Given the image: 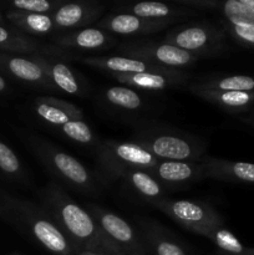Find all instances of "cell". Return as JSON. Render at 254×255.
I'll list each match as a JSON object with an SVG mask.
<instances>
[{"instance_id":"4316f807","label":"cell","mask_w":254,"mask_h":255,"mask_svg":"<svg viewBox=\"0 0 254 255\" xmlns=\"http://www.w3.org/2000/svg\"><path fill=\"white\" fill-rule=\"evenodd\" d=\"M204 238L211 241L222 255H246L248 249L227 228L226 224L211 228L204 234Z\"/></svg>"},{"instance_id":"2e32d148","label":"cell","mask_w":254,"mask_h":255,"mask_svg":"<svg viewBox=\"0 0 254 255\" xmlns=\"http://www.w3.org/2000/svg\"><path fill=\"white\" fill-rule=\"evenodd\" d=\"M32 114L44 126L57 133L71 122L85 120L81 109L75 106L71 102L49 95L34 99Z\"/></svg>"},{"instance_id":"ac0fdd59","label":"cell","mask_w":254,"mask_h":255,"mask_svg":"<svg viewBox=\"0 0 254 255\" xmlns=\"http://www.w3.org/2000/svg\"><path fill=\"white\" fill-rule=\"evenodd\" d=\"M138 232L147 255H191L182 242L152 218L138 219Z\"/></svg>"},{"instance_id":"1f68e13d","label":"cell","mask_w":254,"mask_h":255,"mask_svg":"<svg viewBox=\"0 0 254 255\" xmlns=\"http://www.w3.org/2000/svg\"><path fill=\"white\" fill-rule=\"evenodd\" d=\"M6 90V81H5L4 77L0 75V92H4Z\"/></svg>"},{"instance_id":"e0dca14e","label":"cell","mask_w":254,"mask_h":255,"mask_svg":"<svg viewBox=\"0 0 254 255\" xmlns=\"http://www.w3.org/2000/svg\"><path fill=\"white\" fill-rule=\"evenodd\" d=\"M114 12L132 14L143 19L167 20L172 22L188 21L189 19H197L201 12L192 7L183 6L176 2L161 1H139V2H119L115 5Z\"/></svg>"},{"instance_id":"44dd1931","label":"cell","mask_w":254,"mask_h":255,"mask_svg":"<svg viewBox=\"0 0 254 255\" xmlns=\"http://www.w3.org/2000/svg\"><path fill=\"white\" fill-rule=\"evenodd\" d=\"M203 166L204 178L231 183H253L254 164L204 156L199 159Z\"/></svg>"},{"instance_id":"4dcf8cb0","label":"cell","mask_w":254,"mask_h":255,"mask_svg":"<svg viewBox=\"0 0 254 255\" xmlns=\"http://www.w3.org/2000/svg\"><path fill=\"white\" fill-rule=\"evenodd\" d=\"M242 2H243L247 7H249L252 11H254V0H242Z\"/></svg>"},{"instance_id":"cb8c5ba5","label":"cell","mask_w":254,"mask_h":255,"mask_svg":"<svg viewBox=\"0 0 254 255\" xmlns=\"http://www.w3.org/2000/svg\"><path fill=\"white\" fill-rule=\"evenodd\" d=\"M100 102L106 109L122 114H137L143 111L146 101L137 90L127 86H110L104 89Z\"/></svg>"},{"instance_id":"484cf974","label":"cell","mask_w":254,"mask_h":255,"mask_svg":"<svg viewBox=\"0 0 254 255\" xmlns=\"http://www.w3.org/2000/svg\"><path fill=\"white\" fill-rule=\"evenodd\" d=\"M192 82L203 89L219 90V91L254 92V77L247 76V75L207 77V79Z\"/></svg>"},{"instance_id":"5bb4252c","label":"cell","mask_w":254,"mask_h":255,"mask_svg":"<svg viewBox=\"0 0 254 255\" xmlns=\"http://www.w3.org/2000/svg\"><path fill=\"white\" fill-rule=\"evenodd\" d=\"M174 22L151 20L125 12H110L96 22V27L120 36H147L168 29Z\"/></svg>"},{"instance_id":"30bf717a","label":"cell","mask_w":254,"mask_h":255,"mask_svg":"<svg viewBox=\"0 0 254 255\" xmlns=\"http://www.w3.org/2000/svg\"><path fill=\"white\" fill-rule=\"evenodd\" d=\"M66 55L67 52L61 51L50 44L49 50L45 54L32 55V57L41 66L57 91L76 97L87 96L89 86L86 79L69 65Z\"/></svg>"},{"instance_id":"ba28073f","label":"cell","mask_w":254,"mask_h":255,"mask_svg":"<svg viewBox=\"0 0 254 255\" xmlns=\"http://www.w3.org/2000/svg\"><path fill=\"white\" fill-rule=\"evenodd\" d=\"M87 212L101 231L102 237L114 255H147L138 229L126 219L96 204H89Z\"/></svg>"},{"instance_id":"836d02e7","label":"cell","mask_w":254,"mask_h":255,"mask_svg":"<svg viewBox=\"0 0 254 255\" xmlns=\"http://www.w3.org/2000/svg\"><path fill=\"white\" fill-rule=\"evenodd\" d=\"M244 121L248 122V124L253 125V126H254V116L253 117H247V119H244Z\"/></svg>"},{"instance_id":"d6a6232c","label":"cell","mask_w":254,"mask_h":255,"mask_svg":"<svg viewBox=\"0 0 254 255\" xmlns=\"http://www.w3.org/2000/svg\"><path fill=\"white\" fill-rule=\"evenodd\" d=\"M77 255H99V254L92 253V252H85V251H81V252H77Z\"/></svg>"},{"instance_id":"83f0119b","label":"cell","mask_w":254,"mask_h":255,"mask_svg":"<svg viewBox=\"0 0 254 255\" xmlns=\"http://www.w3.org/2000/svg\"><path fill=\"white\" fill-rule=\"evenodd\" d=\"M65 2L64 0H14L10 2V11L51 15Z\"/></svg>"},{"instance_id":"3957f363","label":"cell","mask_w":254,"mask_h":255,"mask_svg":"<svg viewBox=\"0 0 254 255\" xmlns=\"http://www.w3.org/2000/svg\"><path fill=\"white\" fill-rule=\"evenodd\" d=\"M29 143L44 168L60 186L71 188L84 196L97 197L101 194L102 184L99 177L95 176L79 159L44 137L30 136Z\"/></svg>"},{"instance_id":"d4e9b609","label":"cell","mask_w":254,"mask_h":255,"mask_svg":"<svg viewBox=\"0 0 254 255\" xmlns=\"http://www.w3.org/2000/svg\"><path fill=\"white\" fill-rule=\"evenodd\" d=\"M7 20L14 24L17 31L27 36H55L59 35L51 15L26 14V12H7Z\"/></svg>"},{"instance_id":"4fadbf2b","label":"cell","mask_w":254,"mask_h":255,"mask_svg":"<svg viewBox=\"0 0 254 255\" xmlns=\"http://www.w3.org/2000/svg\"><path fill=\"white\" fill-rule=\"evenodd\" d=\"M149 174L161 183L162 187L168 189L187 188L194 183L203 181V166L199 161H162L159 159L153 167L147 169Z\"/></svg>"},{"instance_id":"277c9868","label":"cell","mask_w":254,"mask_h":255,"mask_svg":"<svg viewBox=\"0 0 254 255\" xmlns=\"http://www.w3.org/2000/svg\"><path fill=\"white\" fill-rule=\"evenodd\" d=\"M6 208L22 229L52 255H76L69 239L64 236L41 206L22 199H9Z\"/></svg>"},{"instance_id":"9c48e42d","label":"cell","mask_w":254,"mask_h":255,"mask_svg":"<svg viewBox=\"0 0 254 255\" xmlns=\"http://www.w3.org/2000/svg\"><path fill=\"white\" fill-rule=\"evenodd\" d=\"M119 55L142 60L159 66L186 70L198 62V57L166 41L154 39H132L116 47Z\"/></svg>"},{"instance_id":"603a6c76","label":"cell","mask_w":254,"mask_h":255,"mask_svg":"<svg viewBox=\"0 0 254 255\" xmlns=\"http://www.w3.org/2000/svg\"><path fill=\"white\" fill-rule=\"evenodd\" d=\"M119 181L122 182L126 191L152 206L159 199L164 198V193L167 192V189L144 169H132L126 172L120 177Z\"/></svg>"},{"instance_id":"7c38bea8","label":"cell","mask_w":254,"mask_h":255,"mask_svg":"<svg viewBox=\"0 0 254 255\" xmlns=\"http://www.w3.org/2000/svg\"><path fill=\"white\" fill-rule=\"evenodd\" d=\"M122 86L132 87L137 91H166L188 86L192 75L186 70L167 69L164 71L142 74H109Z\"/></svg>"},{"instance_id":"9a60e30c","label":"cell","mask_w":254,"mask_h":255,"mask_svg":"<svg viewBox=\"0 0 254 255\" xmlns=\"http://www.w3.org/2000/svg\"><path fill=\"white\" fill-rule=\"evenodd\" d=\"M105 6L95 0H79V1L65 2L54 14L52 21L59 34L81 30L90 27L94 22L101 19Z\"/></svg>"},{"instance_id":"52a82bcc","label":"cell","mask_w":254,"mask_h":255,"mask_svg":"<svg viewBox=\"0 0 254 255\" xmlns=\"http://www.w3.org/2000/svg\"><path fill=\"white\" fill-rule=\"evenodd\" d=\"M186 231L204 237L211 228L226 224L224 218L209 203L197 199L162 198L153 204Z\"/></svg>"},{"instance_id":"f546056e","label":"cell","mask_w":254,"mask_h":255,"mask_svg":"<svg viewBox=\"0 0 254 255\" xmlns=\"http://www.w3.org/2000/svg\"><path fill=\"white\" fill-rule=\"evenodd\" d=\"M0 171L11 177H21L22 167L19 158L7 144L0 142Z\"/></svg>"},{"instance_id":"8fae6325","label":"cell","mask_w":254,"mask_h":255,"mask_svg":"<svg viewBox=\"0 0 254 255\" xmlns=\"http://www.w3.org/2000/svg\"><path fill=\"white\" fill-rule=\"evenodd\" d=\"M50 44L56 49L70 54H75L77 51H105L119 46L117 36L96 26L55 35L51 37Z\"/></svg>"},{"instance_id":"ffe728a7","label":"cell","mask_w":254,"mask_h":255,"mask_svg":"<svg viewBox=\"0 0 254 255\" xmlns=\"http://www.w3.org/2000/svg\"><path fill=\"white\" fill-rule=\"evenodd\" d=\"M0 65L19 81L30 85L32 87L47 92H59L56 87L51 84L44 70L34 60L32 55L30 56H20V55H5L0 56Z\"/></svg>"},{"instance_id":"7a4b0ae2","label":"cell","mask_w":254,"mask_h":255,"mask_svg":"<svg viewBox=\"0 0 254 255\" xmlns=\"http://www.w3.org/2000/svg\"><path fill=\"white\" fill-rule=\"evenodd\" d=\"M129 141L162 161L197 162L203 158L208 147L202 137L159 124L137 127Z\"/></svg>"},{"instance_id":"d590c367","label":"cell","mask_w":254,"mask_h":255,"mask_svg":"<svg viewBox=\"0 0 254 255\" xmlns=\"http://www.w3.org/2000/svg\"><path fill=\"white\" fill-rule=\"evenodd\" d=\"M0 21H1V12H0Z\"/></svg>"},{"instance_id":"6da1fadb","label":"cell","mask_w":254,"mask_h":255,"mask_svg":"<svg viewBox=\"0 0 254 255\" xmlns=\"http://www.w3.org/2000/svg\"><path fill=\"white\" fill-rule=\"evenodd\" d=\"M40 204L77 252L114 255L99 226L87 209L82 208L57 182H49L39 192Z\"/></svg>"},{"instance_id":"7402d4cb","label":"cell","mask_w":254,"mask_h":255,"mask_svg":"<svg viewBox=\"0 0 254 255\" xmlns=\"http://www.w3.org/2000/svg\"><path fill=\"white\" fill-rule=\"evenodd\" d=\"M188 91L194 96L204 100L212 105L221 107L224 111L232 114L249 111L254 105V92H242V91H219V90L203 89L193 82H189L187 86Z\"/></svg>"},{"instance_id":"d6986e66","label":"cell","mask_w":254,"mask_h":255,"mask_svg":"<svg viewBox=\"0 0 254 255\" xmlns=\"http://www.w3.org/2000/svg\"><path fill=\"white\" fill-rule=\"evenodd\" d=\"M67 61H77L82 65L101 70L107 74H142V72L164 71L171 67L159 66L149 64L142 60L131 59V57L112 55V56H82V55L70 54L66 55Z\"/></svg>"},{"instance_id":"e575fe53","label":"cell","mask_w":254,"mask_h":255,"mask_svg":"<svg viewBox=\"0 0 254 255\" xmlns=\"http://www.w3.org/2000/svg\"><path fill=\"white\" fill-rule=\"evenodd\" d=\"M246 255H254V248H248V249H247Z\"/></svg>"},{"instance_id":"5b68a950","label":"cell","mask_w":254,"mask_h":255,"mask_svg":"<svg viewBox=\"0 0 254 255\" xmlns=\"http://www.w3.org/2000/svg\"><path fill=\"white\" fill-rule=\"evenodd\" d=\"M163 41L198 59L222 56L229 51L226 31L218 22L208 20H189L177 25L167 31Z\"/></svg>"},{"instance_id":"f1b7e54d","label":"cell","mask_w":254,"mask_h":255,"mask_svg":"<svg viewBox=\"0 0 254 255\" xmlns=\"http://www.w3.org/2000/svg\"><path fill=\"white\" fill-rule=\"evenodd\" d=\"M217 22L226 31L227 36H231L237 44L247 49L254 50V25L233 24L219 17H217Z\"/></svg>"},{"instance_id":"8992f818","label":"cell","mask_w":254,"mask_h":255,"mask_svg":"<svg viewBox=\"0 0 254 255\" xmlns=\"http://www.w3.org/2000/svg\"><path fill=\"white\" fill-rule=\"evenodd\" d=\"M96 162L105 178L117 181L126 172L153 167L158 158L131 141L120 142L115 139L99 141L95 146Z\"/></svg>"},{"instance_id":"8d00e7d4","label":"cell","mask_w":254,"mask_h":255,"mask_svg":"<svg viewBox=\"0 0 254 255\" xmlns=\"http://www.w3.org/2000/svg\"><path fill=\"white\" fill-rule=\"evenodd\" d=\"M76 255H77V254H76Z\"/></svg>"}]
</instances>
